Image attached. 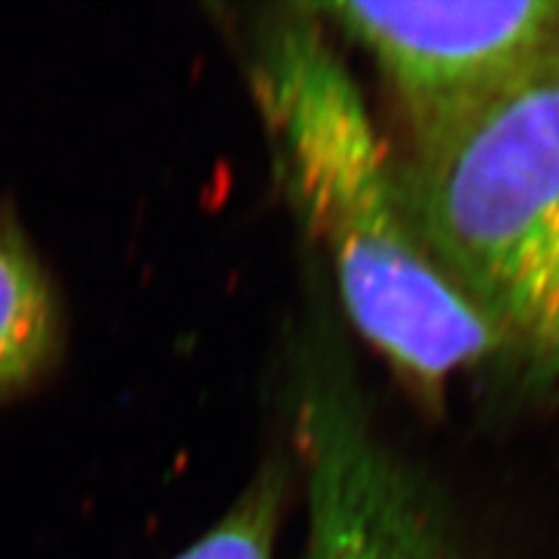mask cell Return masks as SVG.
I'll return each instance as SVG.
<instances>
[{"instance_id": "1", "label": "cell", "mask_w": 559, "mask_h": 559, "mask_svg": "<svg viewBox=\"0 0 559 559\" xmlns=\"http://www.w3.org/2000/svg\"><path fill=\"white\" fill-rule=\"evenodd\" d=\"M252 86L275 170L359 336L431 399L511 349L436 261L357 82L310 5L264 22Z\"/></svg>"}, {"instance_id": "2", "label": "cell", "mask_w": 559, "mask_h": 559, "mask_svg": "<svg viewBox=\"0 0 559 559\" xmlns=\"http://www.w3.org/2000/svg\"><path fill=\"white\" fill-rule=\"evenodd\" d=\"M401 178L436 261L559 376V61L415 140Z\"/></svg>"}, {"instance_id": "3", "label": "cell", "mask_w": 559, "mask_h": 559, "mask_svg": "<svg viewBox=\"0 0 559 559\" xmlns=\"http://www.w3.org/2000/svg\"><path fill=\"white\" fill-rule=\"evenodd\" d=\"M371 57L423 140L559 61V0L312 3Z\"/></svg>"}, {"instance_id": "4", "label": "cell", "mask_w": 559, "mask_h": 559, "mask_svg": "<svg viewBox=\"0 0 559 559\" xmlns=\"http://www.w3.org/2000/svg\"><path fill=\"white\" fill-rule=\"evenodd\" d=\"M296 429L308 485L304 559H466L429 489L380 441L338 366L308 371Z\"/></svg>"}, {"instance_id": "5", "label": "cell", "mask_w": 559, "mask_h": 559, "mask_svg": "<svg viewBox=\"0 0 559 559\" xmlns=\"http://www.w3.org/2000/svg\"><path fill=\"white\" fill-rule=\"evenodd\" d=\"M59 341L55 287L14 215L0 210V396L38 378Z\"/></svg>"}, {"instance_id": "6", "label": "cell", "mask_w": 559, "mask_h": 559, "mask_svg": "<svg viewBox=\"0 0 559 559\" xmlns=\"http://www.w3.org/2000/svg\"><path fill=\"white\" fill-rule=\"evenodd\" d=\"M285 492V464H266L234 509L194 546L173 559H271Z\"/></svg>"}]
</instances>
